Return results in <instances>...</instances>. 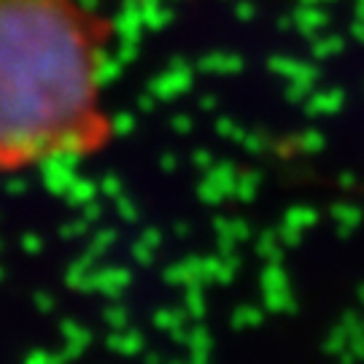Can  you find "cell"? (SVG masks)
I'll use <instances>...</instances> for the list:
<instances>
[{
  "label": "cell",
  "mask_w": 364,
  "mask_h": 364,
  "mask_svg": "<svg viewBox=\"0 0 364 364\" xmlns=\"http://www.w3.org/2000/svg\"><path fill=\"white\" fill-rule=\"evenodd\" d=\"M111 36V19L78 0H0V173L108 149Z\"/></svg>",
  "instance_id": "cell-1"
}]
</instances>
